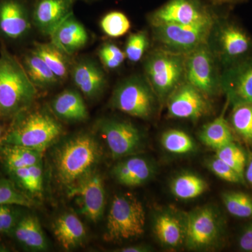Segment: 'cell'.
<instances>
[{"label": "cell", "mask_w": 252, "mask_h": 252, "mask_svg": "<svg viewBox=\"0 0 252 252\" xmlns=\"http://www.w3.org/2000/svg\"><path fill=\"white\" fill-rule=\"evenodd\" d=\"M99 54L107 55L112 59L120 63L121 64L124 63V60L126 59L125 53L115 44H110V43L104 44L99 49Z\"/></svg>", "instance_id": "41"}, {"label": "cell", "mask_w": 252, "mask_h": 252, "mask_svg": "<svg viewBox=\"0 0 252 252\" xmlns=\"http://www.w3.org/2000/svg\"><path fill=\"white\" fill-rule=\"evenodd\" d=\"M207 167L222 180L232 184L245 183V178L216 156L208 160Z\"/></svg>", "instance_id": "38"}, {"label": "cell", "mask_w": 252, "mask_h": 252, "mask_svg": "<svg viewBox=\"0 0 252 252\" xmlns=\"http://www.w3.org/2000/svg\"><path fill=\"white\" fill-rule=\"evenodd\" d=\"M72 78L79 90L89 97L98 95L105 85V77L102 69L91 61L77 64L73 70Z\"/></svg>", "instance_id": "23"}, {"label": "cell", "mask_w": 252, "mask_h": 252, "mask_svg": "<svg viewBox=\"0 0 252 252\" xmlns=\"http://www.w3.org/2000/svg\"><path fill=\"white\" fill-rule=\"evenodd\" d=\"M149 47V39L145 32L131 34L126 42V58L130 62L137 63L143 57L144 53Z\"/></svg>", "instance_id": "37"}, {"label": "cell", "mask_w": 252, "mask_h": 252, "mask_svg": "<svg viewBox=\"0 0 252 252\" xmlns=\"http://www.w3.org/2000/svg\"><path fill=\"white\" fill-rule=\"evenodd\" d=\"M34 83L16 57L2 46L0 51V118H14L35 98Z\"/></svg>", "instance_id": "1"}, {"label": "cell", "mask_w": 252, "mask_h": 252, "mask_svg": "<svg viewBox=\"0 0 252 252\" xmlns=\"http://www.w3.org/2000/svg\"><path fill=\"white\" fill-rule=\"evenodd\" d=\"M154 167L144 158L128 157L113 167L112 175L118 183L126 187H139L153 177Z\"/></svg>", "instance_id": "18"}, {"label": "cell", "mask_w": 252, "mask_h": 252, "mask_svg": "<svg viewBox=\"0 0 252 252\" xmlns=\"http://www.w3.org/2000/svg\"><path fill=\"white\" fill-rule=\"evenodd\" d=\"M99 129L114 158L134 155L143 145L140 130L130 122L106 119L99 124Z\"/></svg>", "instance_id": "12"}, {"label": "cell", "mask_w": 252, "mask_h": 252, "mask_svg": "<svg viewBox=\"0 0 252 252\" xmlns=\"http://www.w3.org/2000/svg\"><path fill=\"white\" fill-rule=\"evenodd\" d=\"M11 180L21 191L31 198H39L43 193L42 162L32 166L8 172Z\"/></svg>", "instance_id": "26"}, {"label": "cell", "mask_w": 252, "mask_h": 252, "mask_svg": "<svg viewBox=\"0 0 252 252\" xmlns=\"http://www.w3.org/2000/svg\"><path fill=\"white\" fill-rule=\"evenodd\" d=\"M185 55L166 49L154 51L144 64L146 77L160 100L167 99L185 81Z\"/></svg>", "instance_id": "5"}, {"label": "cell", "mask_w": 252, "mask_h": 252, "mask_svg": "<svg viewBox=\"0 0 252 252\" xmlns=\"http://www.w3.org/2000/svg\"><path fill=\"white\" fill-rule=\"evenodd\" d=\"M102 154L98 142L89 134H80L66 140L54 154L58 180L67 187L77 183L94 171Z\"/></svg>", "instance_id": "2"}, {"label": "cell", "mask_w": 252, "mask_h": 252, "mask_svg": "<svg viewBox=\"0 0 252 252\" xmlns=\"http://www.w3.org/2000/svg\"><path fill=\"white\" fill-rule=\"evenodd\" d=\"M153 230L156 238L165 248H178L185 243V220L170 212H162L155 217Z\"/></svg>", "instance_id": "21"}, {"label": "cell", "mask_w": 252, "mask_h": 252, "mask_svg": "<svg viewBox=\"0 0 252 252\" xmlns=\"http://www.w3.org/2000/svg\"><path fill=\"white\" fill-rule=\"evenodd\" d=\"M245 177L248 183L252 187V158L245 167Z\"/></svg>", "instance_id": "43"}, {"label": "cell", "mask_w": 252, "mask_h": 252, "mask_svg": "<svg viewBox=\"0 0 252 252\" xmlns=\"http://www.w3.org/2000/svg\"><path fill=\"white\" fill-rule=\"evenodd\" d=\"M200 0H169L150 15L152 26L162 24L193 25L213 19Z\"/></svg>", "instance_id": "13"}, {"label": "cell", "mask_w": 252, "mask_h": 252, "mask_svg": "<svg viewBox=\"0 0 252 252\" xmlns=\"http://www.w3.org/2000/svg\"><path fill=\"white\" fill-rule=\"evenodd\" d=\"M11 234L21 246L31 251H45L48 249L45 235L34 215L20 217Z\"/></svg>", "instance_id": "20"}, {"label": "cell", "mask_w": 252, "mask_h": 252, "mask_svg": "<svg viewBox=\"0 0 252 252\" xmlns=\"http://www.w3.org/2000/svg\"><path fill=\"white\" fill-rule=\"evenodd\" d=\"M33 52L44 61L59 79H64L67 76L68 69L65 58L63 51L54 44H36Z\"/></svg>", "instance_id": "31"}, {"label": "cell", "mask_w": 252, "mask_h": 252, "mask_svg": "<svg viewBox=\"0 0 252 252\" xmlns=\"http://www.w3.org/2000/svg\"><path fill=\"white\" fill-rule=\"evenodd\" d=\"M238 247L241 251L252 252V222L244 228L238 239Z\"/></svg>", "instance_id": "40"}, {"label": "cell", "mask_w": 252, "mask_h": 252, "mask_svg": "<svg viewBox=\"0 0 252 252\" xmlns=\"http://www.w3.org/2000/svg\"><path fill=\"white\" fill-rule=\"evenodd\" d=\"M101 28L107 35L117 38L126 34L130 28V23L125 14L120 11H112L102 18Z\"/></svg>", "instance_id": "36"}, {"label": "cell", "mask_w": 252, "mask_h": 252, "mask_svg": "<svg viewBox=\"0 0 252 252\" xmlns=\"http://www.w3.org/2000/svg\"><path fill=\"white\" fill-rule=\"evenodd\" d=\"M50 36L52 44L67 54H72L84 47L89 39L85 28L73 15L64 20Z\"/></svg>", "instance_id": "19"}, {"label": "cell", "mask_w": 252, "mask_h": 252, "mask_svg": "<svg viewBox=\"0 0 252 252\" xmlns=\"http://www.w3.org/2000/svg\"><path fill=\"white\" fill-rule=\"evenodd\" d=\"M208 189L206 181L193 173H184L177 176L170 184L172 193L182 200L198 198Z\"/></svg>", "instance_id": "28"}, {"label": "cell", "mask_w": 252, "mask_h": 252, "mask_svg": "<svg viewBox=\"0 0 252 252\" xmlns=\"http://www.w3.org/2000/svg\"><path fill=\"white\" fill-rule=\"evenodd\" d=\"M169 117L174 119L198 120L210 109L208 97L184 81L167 98Z\"/></svg>", "instance_id": "15"}, {"label": "cell", "mask_w": 252, "mask_h": 252, "mask_svg": "<svg viewBox=\"0 0 252 252\" xmlns=\"http://www.w3.org/2000/svg\"><path fill=\"white\" fill-rule=\"evenodd\" d=\"M31 29L28 10L20 0L0 1V34L10 40H18Z\"/></svg>", "instance_id": "16"}, {"label": "cell", "mask_w": 252, "mask_h": 252, "mask_svg": "<svg viewBox=\"0 0 252 252\" xmlns=\"http://www.w3.org/2000/svg\"><path fill=\"white\" fill-rule=\"evenodd\" d=\"M75 0H38L33 20L43 33L51 35L60 25L72 15Z\"/></svg>", "instance_id": "17"}, {"label": "cell", "mask_w": 252, "mask_h": 252, "mask_svg": "<svg viewBox=\"0 0 252 252\" xmlns=\"http://www.w3.org/2000/svg\"><path fill=\"white\" fill-rule=\"evenodd\" d=\"M7 130L8 129H6L4 126L0 123V141H1V139L4 137V136L5 135V134L6 133V131H7Z\"/></svg>", "instance_id": "45"}, {"label": "cell", "mask_w": 252, "mask_h": 252, "mask_svg": "<svg viewBox=\"0 0 252 252\" xmlns=\"http://www.w3.org/2000/svg\"><path fill=\"white\" fill-rule=\"evenodd\" d=\"M52 107L60 119L68 122H83L88 117L85 102L75 91L61 93L53 101Z\"/></svg>", "instance_id": "25"}, {"label": "cell", "mask_w": 252, "mask_h": 252, "mask_svg": "<svg viewBox=\"0 0 252 252\" xmlns=\"http://www.w3.org/2000/svg\"><path fill=\"white\" fill-rule=\"evenodd\" d=\"M216 58L208 42L185 55V81L208 97L220 90Z\"/></svg>", "instance_id": "7"}, {"label": "cell", "mask_w": 252, "mask_h": 252, "mask_svg": "<svg viewBox=\"0 0 252 252\" xmlns=\"http://www.w3.org/2000/svg\"><path fill=\"white\" fill-rule=\"evenodd\" d=\"M23 65L34 84L51 85L59 80L44 61L33 51L24 58Z\"/></svg>", "instance_id": "29"}, {"label": "cell", "mask_w": 252, "mask_h": 252, "mask_svg": "<svg viewBox=\"0 0 252 252\" xmlns=\"http://www.w3.org/2000/svg\"><path fill=\"white\" fill-rule=\"evenodd\" d=\"M185 241L190 250L208 249L219 243L223 233L220 215L211 207L195 209L185 216Z\"/></svg>", "instance_id": "9"}, {"label": "cell", "mask_w": 252, "mask_h": 252, "mask_svg": "<svg viewBox=\"0 0 252 252\" xmlns=\"http://www.w3.org/2000/svg\"><path fill=\"white\" fill-rule=\"evenodd\" d=\"M216 157L231 167L239 175L245 178L247 158L243 149L234 142L216 150Z\"/></svg>", "instance_id": "35"}, {"label": "cell", "mask_w": 252, "mask_h": 252, "mask_svg": "<svg viewBox=\"0 0 252 252\" xmlns=\"http://www.w3.org/2000/svg\"><path fill=\"white\" fill-rule=\"evenodd\" d=\"M229 124L242 140L252 143V104L233 106Z\"/></svg>", "instance_id": "30"}, {"label": "cell", "mask_w": 252, "mask_h": 252, "mask_svg": "<svg viewBox=\"0 0 252 252\" xmlns=\"http://www.w3.org/2000/svg\"><path fill=\"white\" fill-rule=\"evenodd\" d=\"M216 20L193 25L162 24L153 26L157 41L164 49L187 54L208 42Z\"/></svg>", "instance_id": "6"}, {"label": "cell", "mask_w": 252, "mask_h": 252, "mask_svg": "<svg viewBox=\"0 0 252 252\" xmlns=\"http://www.w3.org/2000/svg\"><path fill=\"white\" fill-rule=\"evenodd\" d=\"M145 222V210L135 195H115L109 207L104 239L117 242L140 237L143 235Z\"/></svg>", "instance_id": "4"}, {"label": "cell", "mask_w": 252, "mask_h": 252, "mask_svg": "<svg viewBox=\"0 0 252 252\" xmlns=\"http://www.w3.org/2000/svg\"><path fill=\"white\" fill-rule=\"evenodd\" d=\"M118 252H147L152 251V249L146 245H135V246L127 247L117 250Z\"/></svg>", "instance_id": "42"}, {"label": "cell", "mask_w": 252, "mask_h": 252, "mask_svg": "<svg viewBox=\"0 0 252 252\" xmlns=\"http://www.w3.org/2000/svg\"><path fill=\"white\" fill-rule=\"evenodd\" d=\"M222 201L228 213L238 218L252 217V197L241 191L228 190L222 193Z\"/></svg>", "instance_id": "33"}, {"label": "cell", "mask_w": 252, "mask_h": 252, "mask_svg": "<svg viewBox=\"0 0 252 252\" xmlns=\"http://www.w3.org/2000/svg\"><path fill=\"white\" fill-rule=\"evenodd\" d=\"M13 205H0V233L11 234L18 219Z\"/></svg>", "instance_id": "39"}, {"label": "cell", "mask_w": 252, "mask_h": 252, "mask_svg": "<svg viewBox=\"0 0 252 252\" xmlns=\"http://www.w3.org/2000/svg\"><path fill=\"white\" fill-rule=\"evenodd\" d=\"M43 154L23 146L0 142V162L7 172L42 162Z\"/></svg>", "instance_id": "24"}, {"label": "cell", "mask_w": 252, "mask_h": 252, "mask_svg": "<svg viewBox=\"0 0 252 252\" xmlns=\"http://www.w3.org/2000/svg\"><path fill=\"white\" fill-rule=\"evenodd\" d=\"M157 95L148 81L133 77L122 83L112 95L114 108L131 117L149 119L155 110Z\"/></svg>", "instance_id": "8"}, {"label": "cell", "mask_w": 252, "mask_h": 252, "mask_svg": "<svg viewBox=\"0 0 252 252\" xmlns=\"http://www.w3.org/2000/svg\"><path fill=\"white\" fill-rule=\"evenodd\" d=\"M211 1L216 4H235V3L240 2L243 0H211Z\"/></svg>", "instance_id": "44"}, {"label": "cell", "mask_w": 252, "mask_h": 252, "mask_svg": "<svg viewBox=\"0 0 252 252\" xmlns=\"http://www.w3.org/2000/svg\"><path fill=\"white\" fill-rule=\"evenodd\" d=\"M216 23V22H215ZM215 23V54L223 67L252 55V38L243 28L228 21Z\"/></svg>", "instance_id": "10"}, {"label": "cell", "mask_w": 252, "mask_h": 252, "mask_svg": "<svg viewBox=\"0 0 252 252\" xmlns=\"http://www.w3.org/2000/svg\"><path fill=\"white\" fill-rule=\"evenodd\" d=\"M53 231L56 240L64 250L77 248L86 238L85 226L79 217L66 212L55 220Z\"/></svg>", "instance_id": "22"}, {"label": "cell", "mask_w": 252, "mask_h": 252, "mask_svg": "<svg viewBox=\"0 0 252 252\" xmlns=\"http://www.w3.org/2000/svg\"><path fill=\"white\" fill-rule=\"evenodd\" d=\"M220 86L232 105L252 104V55L224 67Z\"/></svg>", "instance_id": "14"}, {"label": "cell", "mask_w": 252, "mask_h": 252, "mask_svg": "<svg viewBox=\"0 0 252 252\" xmlns=\"http://www.w3.org/2000/svg\"><path fill=\"white\" fill-rule=\"evenodd\" d=\"M160 142L165 151L177 155L190 153L195 148L191 137L187 132L177 129L165 131L161 136Z\"/></svg>", "instance_id": "32"}, {"label": "cell", "mask_w": 252, "mask_h": 252, "mask_svg": "<svg viewBox=\"0 0 252 252\" xmlns=\"http://www.w3.org/2000/svg\"><path fill=\"white\" fill-rule=\"evenodd\" d=\"M0 142L16 144L44 152L59 138L62 126L44 112L23 111L14 118Z\"/></svg>", "instance_id": "3"}, {"label": "cell", "mask_w": 252, "mask_h": 252, "mask_svg": "<svg viewBox=\"0 0 252 252\" xmlns=\"http://www.w3.org/2000/svg\"><path fill=\"white\" fill-rule=\"evenodd\" d=\"M199 138L205 145L215 150L233 142L231 127L223 113L203 126L199 132Z\"/></svg>", "instance_id": "27"}, {"label": "cell", "mask_w": 252, "mask_h": 252, "mask_svg": "<svg viewBox=\"0 0 252 252\" xmlns=\"http://www.w3.org/2000/svg\"><path fill=\"white\" fill-rule=\"evenodd\" d=\"M67 195L75 200L81 215L93 223H97L103 216L105 190L103 180L97 172H91L67 187Z\"/></svg>", "instance_id": "11"}, {"label": "cell", "mask_w": 252, "mask_h": 252, "mask_svg": "<svg viewBox=\"0 0 252 252\" xmlns=\"http://www.w3.org/2000/svg\"><path fill=\"white\" fill-rule=\"evenodd\" d=\"M34 204L32 198L21 191L12 180L0 179V205L31 207Z\"/></svg>", "instance_id": "34"}]
</instances>
